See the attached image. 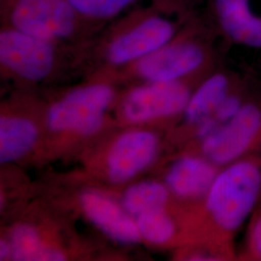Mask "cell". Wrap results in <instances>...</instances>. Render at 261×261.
<instances>
[{
	"label": "cell",
	"instance_id": "obj_22",
	"mask_svg": "<svg viewBox=\"0 0 261 261\" xmlns=\"http://www.w3.org/2000/svg\"><path fill=\"white\" fill-rule=\"evenodd\" d=\"M10 255H12L11 244L2 240L0 243V257H1V260L6 259Z\"/></svg>",
	"mask_w": 261,
	"mask_h": 261
},
{
	"label": "cell",
	"instance_id": "obj_14",
	"mask_svg": "<svg viewBox=\"0 0 261 261\" xmlns=\"http://www.w3.org/2000/svg\"><path fill=\"white\" fill-rule=\"evenodd\" d=\"M36 126L20 117H2L0 120V161L9 163L22 157L37 140Z\"/></svg>",
	"mask_w": 261,
	"mask_h": 261
},
{
	"label": "cell",
	"instance_id": "obj_10",
	"mask_svg": "<svg viewBox=\"0 0 261 261\" xmlns=\"http://www.w3.org/2000/svg\"><path fill=\"white\" fill-rule=\"evenodd\" d=\"M217 25L228 39L245 47L261 48V16L251 0H211Z\"/></svg>",
	"mask_w": 261,
	"mask_h": 261
},
{
	"label": "cell",
	"instance_id": "obj_19",
	"mask_svg": "<svg viewBox=\"0 0 261 261\" xmlns=\"http://www.w3.org/2000/svg\"><path fill=\"white\" fill-rule=\"evenodd\" d=\"M242 107L241 101L238 97L234 95H227L217 107L214 112L216 118L222 123L229 121L237 115Z\"/></svg>",
	"mask_w": 261,
	"mask_h": 261
},
{
	"label": "cell",
	"instance_id": "obj_1",
	"mask_svg": "<svg viewBox=\"0 0 261 261\" xmlns=\"http://www.w3.org/2000/svg\"><path fill=\"white\" fill-rule=\"evenodd\" d=\"M190 15L188 10L166 3L132 8L100 30L103 60L112 67L130 65L166 45Z\"/></svg>",
	"mask_w": 261,
	"mask_h": 261
},
{
	"label": "cell",
	"instance_id": "obj_5",
	"mask_svg": "<svg viewBox=\"0 0 261 261\" xmlns=\"http://www.w3.org/2000/svg\"><path fill=\"white\" fill-rule=\"evenodd\" d=\"M63 43L1 25L0 63L5 72L19 80L42 82L55 73Z\"/></svg>",
	"mask_w": 261,
	"mask_h": 261
},
{
	"label": "cell",
	"instance_id": "obj_13",
	"mask_svg": "<svg viewBox=\"0 0 261 261\" xmlns=\"http://www.w3.org/2000/svg\"><path fill=\"white\" fill-rule=\"evenodd\" d=\"M75 13L86 22L102 28L142 2L166 3L187 9L185 0H67Z\"/></svg>",
	"mask_w": 261,
	"mask_h": 261
},
{
	"label": "cell",
	"instance_id": "obj_17",
	"mask_svg": "<svg viewBox=\"0 0 261 261\" xmlns=\"http://www.w3.org/2000/svg\"><path fill=\"white\" fill-rule=\"evenodd\" d=\"M168 189L157 182H142L130 187L123 197L124 209L129 214L139 215L164 209L168 201Z\"/></svg>",
	"mask_w": 261,
	"mask_h": 261
},
{
	"label": "cell",
	"instance_id": "obj_2",
	"mask_svg": "<svg viewBox=\"0 0 261 261\" xmlns=\"http://www.w3.org/2000/svg\"><path fill=\"white\" fill-rule=\"evenodd\" d=\"M0 25L65 43L88 40L101 30L67 0H0Z\"/></svg>",
	"mask_w": 261,
	"mask_h": 261
},
{
	"label": "cell",
	"instance_id": "obj_11",
	"mask_svg": "<svg viewBox=\"0 0 261 261\" xmlns=\"http://www.w3.org/2000/svg\"><path fill=\"white\" fill-rule=\"evenodd\" d=\"M82 207L87 218L112 239L122 243H136L140 235L137 222L111 198L89 192L82 196Z\"/></svg>",
	"mask_w": 261,
	"mask_h": 261
},
{
	"label": "cell",
	"instance_id": "obj_3",
	"mask_svg": "<svg viewBox=\"0 0 261 261\" xmlns=\"http://www.w3.org/2000/svg\"><path fill=\"white\" fill-rule=\"evenodd\" d=\"M205 22L190 15L166 45L130 64V71L145 83L183 81L206 63L208 53L201 36Z\"/></svg>",
	"mask_w": 261,
	"mask_h": 261
},
{
	"label": "cell",
	"instance_id": "obj_4",
	"mask_svg": "<svg viewBox=\"0 0 261 261\" xmlns=\"http://www.w3.org/2000/svg\"><path fill=\"white\" fill-rule=\"evenodd\" d=\"M261 191V170L251 162H239L217 175L207 193L206 206L216 224L235 230L251 214Z\"/></svg>",
	"mask_w": 261,
	"mask_h": 261
},
{
	"label": "cell",
	"instance_id": "obj_8",
	"mask_svg": "<svg viewBox=\"0 0 261 261\" xmlns=\"http://www.w3.org/2000/svg\"><path fill=\"white\" fill-rule=\"evenodd\" d=\"M260 128L259 109L254 105H245L232 119L223 123L203 140L202 149L212 163H231L249 148Z\"/></svg>",
	"mask_w": 261,
	"mask_h": 261
},
{
	"label": "cell",
	"instance_id": "obj_6",
	"mask_svg": "<svg viewBox=\"0 0 261 261\" xmlns=\"http://www.w3.org/2000/svg\"><path fill=\"white\" fill-rule=\"evenodd\" d=\"M113 98L114 90L108 83L98 82L75 88L49 108L47 126L56 132L93 134L101 127Z\"/></svg>",
	"mask_w": 261,
	"mask_h": 261
},
{
	"label": "cell",
	"instance_id": "obj_21",
	"mask_svg": "<svg viewBox=\"0 0 261 261\" xmlns=\"http://www.w3.org/2000/svg\"><path fill=\"white\" fill-rule=\"evenodd\" d=\"M251 239L253 251L261 257V218L252 226Z\"/></svg>",
	"mask_w": 261,
	"mask_h": 261
},
{
	"label": "cell",
	"instance_id": "obj_9",
	"mask_svg": "<svg viewBox=\"0 0 261 261\" xmlns=\"http://www.w3.org/2000/svg\"><path fill=\"white\" fill-rule=\"evenodd\" d=\"M158 151V139L150 132L132 130L116 140L108 158L109 176L123 183L148 167Z\"/></svg>",
	"mask_w": 261,
	"mask_h": 261
},
{
	"label": "cell",
	"instance_id": "obj_18",
	"mask_svg": "<svg viewBox=\"0 0 261 261\" xmlns=\"http://www.w3.org/2000/svg\"><path fill=\"white\" fill-rule=\"evenodd\" d=\"M137 224L140 233L153 244H164L174 234V224L164 209L153 210L138 216Z\"/></svg>",
	"mask_w": 261,
	"mask_h": 261
},
{
	"label": "cell",
	"instance_id": "obj_16",
	"mask_svg": "<svg viewBox=\"0 0 261 261\" xmlns=\"http://www.w3.org/2000/svg\"><path fill=\"white\" fill-rule=\"evenodd\" d=\"M12 257L19 261L64 260L65 255L59 251L45 247L37 231L30 225L20 224L11 235Z\"/></svg>",
	"mask_w": 261,
	"mask_h": 261
},
{
	"label": "cell",
	"instance_id": "obj_20",
	"mask_svg": "<svg viewBox=\"0 0 261 261\" xmlns=\"http://www.w3.org/2000/svg\"><path fill=\"white\" fill-rule=\"evenodd\" d=\"M220 125L218 124L217 120L215 118H211L210 116H207L203 118L202 120L198 122V127H197V136L201 140H205L209 136H211L215 130L218 129Z\"/></svg>",
	"mask_w": 261,
	"mask_h": 261
},
{
	"label": "cell",
	"instance_id": "obj_7",
	"mask_svg": "<svg viewBox=\"0 0 261 261\" xmlns=\"http://www.w3.org/2000/svg\"><path fill=\"white\" fill-rule=\"evenodd\" d=\"M191 93L183 81L145 83L130 90L123 111L130 122L140 123L185 111Z\"/></svg>",
	"mask_w": 261,
	"mask_h": 261
},
{
	"label": "cell",
	"instance_id": "obj_15",
	"mask_svg": "<svg viewBox=\"0 0 261 261\" xmlns=\"http://www.w3.org/2000/svg\"><path fill=\"white\" fill-rule=\"evenodd\" d=\"M229 80L222 73L207 77L196 92L191 95L185 114L188 121L198 123L216 111L219 103L228 95Z\"/></svg>",
	"mask_w": 261,
	"mask_h": 261
},
{
	"label": "cell",
	"instance_id": "obj_12",
	"mask_svg": "<svg viewBox=\"0 0 261 261\" xmlns=\"http://www.w3.org/2000/svg\"><path fill=\"white\" fill-rule=\"evenodd\" d=\"M212 164L203 159L185 157L168 171L167 184L176 196L195 197L208 193L216 178Z\"/></svg>",
	"mask_w": 261,
	"mask_h": 261
}]
</instances>
